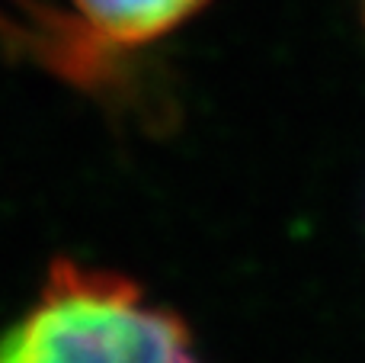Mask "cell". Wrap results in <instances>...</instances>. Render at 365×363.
<instances>
[{
  "mask_svg": "<svg viewBox=\"0 0 365 363\" xmlns=\"http://www.w3.org/2000/svg\"><path fill=\"white\" fill-rule=\"evenodd\" d=\"M0 363H202L189 328L128 277L55 261L36 302L0 332Z\"/></svg>",
  "mask_w": 365,
  "mask_h": 363,
  "instance_id": "obj_1",
  "label": "cell"
},
{
  "mask_svg": "<svg viewBox=\"0 0 365 363\" xmlns=\"http://www.w3.org/2000/svg\"><path fill=\"white\" fill-rule=\"evenodd\" d=\"M83 29L109 49H138L180 29L208 0H71Z\"/></svg>",
  "mask_w": 365,
  "mask_h": 363,
  "instance_id": "obj_2",
  "label": "cell"
},
{
  "mask_svg": "<svg viewBox=\"0 0 365 363\" xmlns=\"http://www.w3.org/2000/svg\"><path fill=\"white\" fill-rule=\"evenodd\" d=\"M362 10H365V0H362Z\"/></svg>",
  "mask_w": 365,
  "mask_h": 363,
  "instance_id": "obj_3",
  "label": "cell"
}]
</instances>
